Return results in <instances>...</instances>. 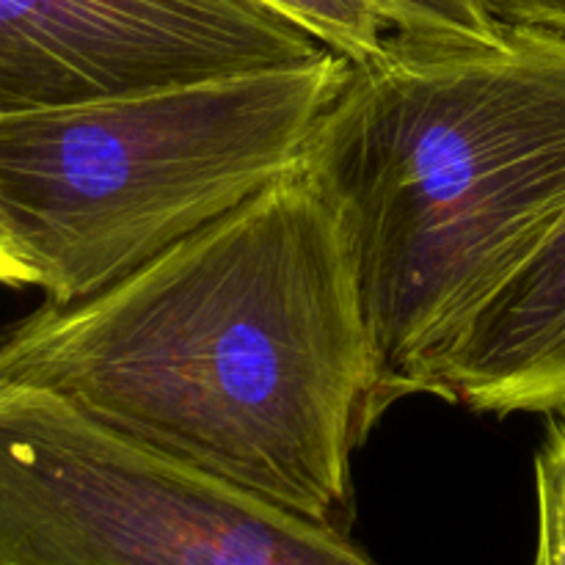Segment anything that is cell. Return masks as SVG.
Masks as SVG:
<instances>
[{"label":"cell","mask_w":565,"mask_h":565,"mask_svg":"<svg viewBox=\"0 0 565 565\" xmlns=\"http://www.w3.org/2000/svg\"><path fill=\"white\" fill-rule=\"evenodd\" d=\"M0 386L348 533L386 412L351 241L307 169L0 340Z\"/></svg>","instance_id":"obj_1"},{"label":"cell","mask_w":565,"mask_h":565,"mask_svg":"<svg viewBox=\"0 0 565 565\" xmlns=\"http://www.w3.org/2000/svg\"><path fill=\"white\" fill-rule=\"evenodd\" d=\"M303 169L351 241L381 403L430 395L469 318L565 218V33L392 31L351 64Z\"/></svg>","instance_id":"obj_2"},{"label":"cell","mask_w":565,"mask_h":565,"mask_svg":"<svg viewBox=\"0 0 565 565\" xmlns=\"http://www.w3.org/2000/svg\"><path fill=\"white\" fill-rule=\"evenodd\" d=\"M351 61L0 116V224L47 303L116 285L301 169Z\"/></svg>","instance_id":"obj_3"},{"label":"cell","mask_w":565,"mask_h":565,"mask_svg":"<svg viewBox=\"0 0 565 565\" xmlns=\"http://www.w3.org/2000/svg\"><path fill=\"white\" fill-rule=\"evenodd\" d=\"M0 565H375L351 535L0 386Z\"/></svg>","instance_id":"obj_4"},{"label":"cell","mask_w":565,"mask_h":565,"mask_svg":"<svg viewBox=\"0 0 565 565\" xmlns=\"http://www.w3.org/2000/svg\"><path fill=\"white\" fill-rule=\"evenodd\" d=\"M329 53L263 0H0V116Z\"/></svg>","instance_id":"obj_5"},{"label":"cell","mask_w":565,"mask_h":565,"mask_svg":"<svg viewBox=\"0 0 565 565\" xmlns=\"http://www.w3.org/2000/svg\"><path fill=\"white\" fill-rule=\"evenodd\" d=\"M430 395L469 412L565 408V218L469 318L430 379Z\"/></svg>","instance_id":"obj_6"},{"label":"cell","mask_w":565,"mask_h":565,"mask_svg":"<svg viewBox=\"0 0 565 565\" xmlns=\"http://www.w3.org/2000/svg\"><path fill=\"white\" fill-rule=\"evenodd\" d=\"M263 3L296 20L320 44L351 64L381 53L392 31L373 0H263Z\"/></svg>","instance_id":"obj_7"},{"label":"cell","mask_w":565,"mask_h":565,"mask_svg":"<svg viewBox=\"0 0 565 565\" xmlns=\"http://www.w3.org/2000/svg\"><path fill=\"white\" fill-rule=\"evenodd\" d=\"M395 33L436 42H497L505 31L483 0H373Z\"/></svg>","instance_id":"obj_8"},{"label":"cell","mask_w":565,"mask_h":565,"mask_svg":"<svg viewBox=\"0 0 565 565\" xmlns=\"http://www.w3.org/2000/svg\"><path fill=\"white\" fill-rule=\"evenodd\" d=\"M539 544L533 565H565V417L550 423L535 456Z\"/></svg>","instance_id":"obj_9"},{"label":"cell","mask_w":565,"mask_h":565,"mask_svg":"<svg viewBox=\"0 0 565 565\" xmlns=\"http://www.w3.org/2000/svg\"><path fill=\"white\" fill-rule=\"evenodd\" d=\"M483 6L502 25L565 33V0H483Z\"/></svg>","instance_id":"obj_10"},{"label":"cell","mask_w":565,"mask_h":565,"mask_svg":"<svg viewBox=\"0 0 565 565\" xmlns=\"http://www.w3.org/2000/svg\"><path fill=\"white\" fill-rule=\"evenodd\" d=\"M0 285L9 287H36V274L28 268L25 259L14 252L0 224Z\"/></svg>","instance_id":"obj_11"}]
</instances>
